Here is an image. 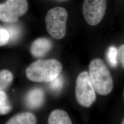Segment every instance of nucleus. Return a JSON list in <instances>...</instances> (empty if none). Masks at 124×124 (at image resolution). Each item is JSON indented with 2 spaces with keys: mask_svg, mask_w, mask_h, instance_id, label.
<instances>
[{
  "mask_svg": "<svg viewBox=\"0 0 124 124\" xmlns=\"http://www.w3.org/2000/svg\"><path fill=\"white\" fill-rule=\"evenodd\" d=\"M62 70L61 63L55 59L39 60L26 70L27 77L36 82H50L60 75Z\"/></svg>",
  "mask_w": 124,
  "mask_h": 124,
  "instance_id": "1",
  "label": "nucleus"
},
{
  "mask_svg": "<svg viewBox=\"0 0 124 124\" xmlns=\"http://www.w3.org/2000/svg\"><path fill=\"white\" fill-rule=\"evenodd\" d=\"M89 75L96 92L106 96L111 93L114 87L110 72L101 59L92 60L89 65Z\"/></svg>",
  "mask_w": 124,
  "mask_h": 124,
  "instance_id": "2",
  "label": "nucleus"
},
{
  "mask_svg": "<svg viewBox=\"0 0 124 124\" xmlns=\"http://www.w3.org/2000/svg\"><path fill=\"white\" fill-rule=\"evenodd\" d=\"M68 14L62 7L50 10L45 18L46 28L50 36L56 40L62 39L66 35Z\"/></svg>",
  "mask_w": 124,
  "mask_h": 124,
  "instance_id": "3",
  "label": "nucleus"
},
{
  "mask_svg": "<svg viewBox=\"0 0 124 124\" xmlns=\"http://www.w3.org/2000/svg\"><path fill=\"white\" fill-rule=\"evenodd\" d=\"M96 90L87 71L80 73L77 78L75 86V97L81 106L89 108L96 101Z\"/></svg>",
  "mask_w": 124,
  "mask_h": 124,
  "instance_id": "4",
  "label": "nucleus"
},
{
  "mask_svg": "<svg viewBox=\"0 0 124 124\" xmlns=\"http://www.w3.org/2000/svg\"><path fill=\"white\" fill-rule=\"evenodd\" d=\"M28 4L26 0H8L0 4V20L13 23L26 13Z\"/></svg>",
  "mask_w": 124,
  "mask_h": 124,
  "instance_id": "5",
  "label": "nucleus"
},
{
  "mask_svg": "<svg viewBox=\"0 0 124 124\" xmlns=\"http://www.w3.org/2000/svg\"><path fill=\"white\" fill-rule=\"evenodd\" d=\"M107 0H84L82 11L86 22L95 26L102 21L106 13Z\"/></svg>",
  "mask_w": 124,
  "mask_h": 124,
  "instance_id": "6",
  "label": "nucleus"
},
{
  "mask_svg": "<svg viewBox=\"0 0 124 124\" xmlns=\"http://www.w3.org/2000/svg\"><path fill=\"white\" fill-rule=\"evenodd\" d=\"M53 46V43L49 39L40 38L35 40L31 45V52L36 58H42L51 50Z\"/></svg>",
  "mask_w": 124,
  "mask_h": 124,
  "instance_id": "7",
  "label": "nucleus"
},
{
  "mask_svg": "<svg viewBox=\"0 0 124 124\" xmlns=\"http://www.w3.org/2000/svg\"><path fill=\"white\" fill-rule=\"evenodd\" d=\"M25 100L27 105L30 108H38L44 103V92L41 89L39 88L33 89L27 93Z\"/></svg>",
  "mask_w": 124,
  "mask_h": 124,
  "instance_id": "8",
  "label": "nucleus"
},
{
  "mask_svg": "<svg viewBox=\"0 0 124 124\" xmlns=\"http://www.w3.org/2000/svg\"><path fill=\"white\" fill-rule=\"evenodd\" d=\"M49 124H71L72 122L66 112L61 109L52 111L48 120Z\"/></svg>",
  "mask_w": 124,
  "mask_h": 124,
  "instance_id": "9",
  "label": "nucleus"
},
{
  "mask_svg": "<svg viewBox=\"0 0 124 124\" xmlns=\"http://www.w3.org/2000/svg\"><path fill=\"white\" fill-rule=\"evenodd\" d=\"M37 123L36 116L30 112L22 113L14 116L7 121V124H35Z\"/></svg>",
  "mask_w": 124,
  "mask_h": 124,
  "instance_id": "10",
  "label": "nucleus"
},
{
  "mask_svg": "<svg viewBox=\"0 0 124 124\" xmlns=\"http://www.w3.org/2000/svg\"><path fill=\"white\" fill-rule=\"evenodd\" d=\"M13 80L12 73L8 70L0 71V91H4L11 83Z\"/></svg>",
  "mask_w": 124,
  "mask_h": 124,
  "instance_id": "11",
  "label": "nucleus"
},
{
  "mask_svg": "<svg viewBox=\"0 0 124 124\" xmlns=\"http://www.w3.org/2000/svg\"><path fill=\"white\" fill-rule=\"evenodd\" d=\"M12 107L4 91H0V114L5 115L12 110Z\"/></svg>",
  "mask_w": 124,
  "mask_h": 124,
  "instance_id": "12",
  "label": "nucleus"
},
{
  "mask_svg": "<svg viewBox=\"0 0 124 124\" xmlns=\"http://www.w3.org/2000/svg\"><path fill=\"white\" fill-rule=\"evenodd\" d=\"M118 49L115 46H110L107 52L106 58L109 65L113 68H115L118 64Z\"/></svg>",
  "mask_w": 124,
  "mask_h": 124,
  "instance_id": "13",
  "label": "nucleus"
},
{
  "mask_svg": "<svg viewBox=\"0 0 124 124\" xmlns=\"http://www.w3.org/2000/svg\"><path fill=\"white\" fill-rule=\"evenodd\" d=\"M9 35V41L13 42L18 39L21 35V31L19 27L15 24L7 25L5 27Z\"/></svg>",
  "mask_w": 124,
  "mask_h": 124,
  "instance_id": "14",
  "label": "nucleus"
},
{
  "mask_svg": "<svg viewBox=\"0 0 124 124\" xmlns=\"http://www.w3.org/2000/svg\"><path fill=\"white\" fill-rule=\"evenodd\" d=\"M64 82L63 76L60 75L54 80L50 82V87L53 91L58 92L63 87Z\"/></svg>",
  "mask_w": 124,
  "mask_h": 124,
  "instance_id": "15",
  "label": "nucleus"
},
{
  "mask_svg": "<svg viewBox=\"0 0 124 124\" xmlns=\"http://www.w3.org/2000/svg\"><path fill=\"white\" fill-rule=\"evenodd\" d=\"M9 35L5 28L0 25V46H3L9 42Z\"/></svg>",
  "mask_w": 124,
  "mask_h": 124,
  "instance_id": "16",
  "label": "nucleus"
},
{
  "mask_svg": "<svg viewBox=\"0 0 124 124\" xmlns=\"http://www.w3.org/2000/svg\"><path fill=\"white\" fill-rule=\"evenodd\" d=\"M118 61L124 69V44L121 45L118 49Z\"/></svg>",
  "mask_w": 124,
  "mask_h": 124,
  "instance_id": "17",
  "label": "nucleus"
},
{
  "mask_svg": "<svg viewBox=\"0 0 124 124\" xmlns=\"http://www.w3.org/2000/svg\"><path fill=\"white\" fill-rule=\"evenodd\" d=\"M121 124H124V119H123V120H122V122H121Z\"/></svg>",
  "mask_w": 124,
  "mask_h": 124,
  "instance_id": "18",
  "label": "nucleus"
},
{
  "mask_svg": "<svg viewBox=\"0 0 124 124\" xmlns=\"http://www.w3.org/2000/svg\"></svg>",
  "mask_w": 124,
  "mask_h": 124,
  "instance_id": "19",
  "label": "nucleus"
}]
</instances>
